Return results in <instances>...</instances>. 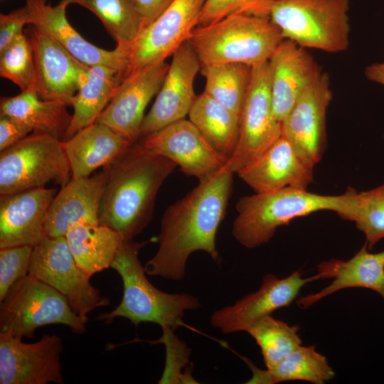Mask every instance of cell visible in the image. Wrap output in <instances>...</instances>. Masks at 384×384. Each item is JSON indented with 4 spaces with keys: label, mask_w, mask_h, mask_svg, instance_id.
<instances>
[{
    "label": "cell",
    "mask_w": 384,
    "mask_h": 384,
    "mask_svg": "<svg viewBox=\"0 0 384 384\" xmlns=\"http://www.w3.org/2000/svg\"><path fill=\"white\" fill-rule=\"evenodd\" d=\"M234 172L228 163L170 205L161 221L156 254L144 266L146 274L182 280L189 256L204 251L219 261L215 238L226 214Z\"/></svg>",
    "instance_id": "cell-1"
},
{
    "label": "cell",
    "mask_w": 384,
    "mask_h": 384,
    "mask_svg": "<svg viewBox=\"0 0 384 384\" xmlns=\"http://www.w3.org/2000/svg\"><path fill=\"white\" fill-rule=\"evenodd\" d=\"M176 166L142 142L132 143L102 167L106 183L99 225L119 233L124 240H132L150 222L158 191Z\"/></svg>",
    "instance_id": "cell-2"
},
{
    "label": "cell",
    "mask_w": 384,
    "mask_h": 384,
    "mask_svg": "<svg viewBox=\"0 0 384 384\" xmlns=\"http://www.w3.org/2000/svg\"><path fill=\"white\" fill-rule=\"evenodd\" d=\"M358 193L351 187L339 195H322L287 187L245 196L236 203L238 215L232 233L240 245L252 249L268 242L280 226L315 212L330 210L342 219L353 221Z\"/></svg>",
    "instance_id": "cell-3"
},
{
    "label": "cell",
    "mask_w": 384,
    "mask_h": 384,
    "mask_svg": "<svg viewBox=\"0 0 384 384\" xmlns=\"http://www.w3.org/2000/svg\"><path fill=\"white\" fill-rule=\"evenodd\" d=\"M152 241L124 240L110 267L122 279V300L115 309L98 315L96 319L107 324L115 318L122 317L135 326L151 322L159 325L163 332H174L183 325V318L186 311L200 307L197 297L185 293L162 292L148 280L144 267L139 259V252L142 247Z\"/></svg>",
    "instance_id": "cell-4"
},
{
    "label": "cell",
    "mask_w": 384,
    "mask_h": 384,
    "mask_svg": "<svg viewBox=\"0 0 384 384\" xmlns=\"http://www.w3.org/2000/svg\"><path fill=\"white\" fill-rule=\"evenodd\" d=\"M282 40L270 17L235 14L198 26L187 42L201 66L240 63L252 68L267 62Z\"/></svg>",
    "instance_id": "cell-5"
},
{
    "label": "cell",
    "mask_w": 384,
    "mask_h": 384,
    "mask_svg": "<svg viewBox=\"0 0 384 384\" xmlns=\"http://www.w3.org/2000/svg\"><path fill=\"white\" fill-rule=\"evenodd\" d=\"M349 0H274L271 21L283 39L331 53L350 42Z\"/></svg>",
    "instance_id": "cell-6"
},
{
    "label": "cell",
    "mask_w": 384,
    "mask_h": 384,
    "mask_svg": "<svg viewBox=\"0 0 384 384\" xmlns=\"http://www.w3.org/2000/svg\"><path fill=\"white\" fill-rule=\"evenodd\" d=\"M61 324L75 334L85 323L58 290L28 274L16 282L0 302V334L33 338L41 326Z\"/></svg>",
    "instance_id": "cell-7"
},
{
    "label": "cell",
    "mask_w": 384,
    "mask_h": 384,
    "mask_svg": "<svg viewBox=\"0 0 384 384\" xmlns=\"http://www.w3.org/2000/svg\"><path fill=\"white\" fill-rule=\"evenodd\" d=\"M71 177L63 141L53 135L33 132L1 151V196L43 188L50 182L63 186Z\"/></svg>",
    "instance_id": "cell-8"
},
{
    "label": "cell",
    "mask_w": 384,
    "mask_h": 384,
    "mask_svg": "<svg viewBox=\"0 0 384 384\" xmlns=\"http://www.w3.org/2000/svg\"><path fill=\"white\" fill-rule=\"evenodd\" d=\"M28 274L60 292L85 324L92 311L110 304L77 265L65 236L45 237L33 247Z\"/></svg>",
    "instance_id": "cell-9"
},
{
    "label": "cell",
    "mask_w": 384,
    "mask_h": 384,
    "mask_svg": "<svg viewBox=\"0 0 384 384\" xmlns=\"http://www.w3.org/2000/svg\"><path fill=\"white\" fill-rule=\"evenodd\" d=\"M282 135V122L272 109L268 61L251 68L250 78L240 116L238 142L228 160L238 174L260 156Z\"/></svg>",
    "instance_id": "cell-10"
},
{
    "label": "cell",
    "mask_w": 384,
    "mask_h": 384,
    "mask_svg": "<svg viewBox=\"0 0 384 384\" xmlns=\"http://www.w3.org/2000/svg\"><path fill=\"white\" fill-rule=\"evenodd\" d=\"M206 0H174L127 46V68L124 75L144 66L165 61L185 43L198 26ZM123 77V78H124Z\"/></svg>",
    "instance_id": "cell-11"
},
{
    "label": "cell",
    "mask_w": 384,
    "mask_h": 384,
    "mask_svg": "<svg viewBox=\"0 0 384 384\" xmlns=\"http://www.w3.org/2000/svg\"><path fill=\"white\" fill-rule=\"evenodd\" d=\"M63 347L61 338L54 334H45L34 343L0 334V383H63Z\"/></svg>",
    "instance_id": "cell-12"
},
{
    "label": "cell",
    "mask_w": 384,
    "mask_h": 384,
    "mask_svg": "<svg viewBox=\"0 0 384 384\" xmlns=\"http://www.w3.org/2000/svg\"><path fill=\"white\" fill-rule=\"evenodd\" d=\"M169 65L162 61L125 75L96 122L108 126L132 142H137L141 137L145 109L157 95Z\"/></svg>",
    "instance_id": "cell-13"
},
{
    "label": "cell",
    "mask_w": 384,
    "mask_h": 384,
    "mask_svg": "<svg viewBox=\"0 0 384 384\" xmlns=\"http://www.w3.org/2000/svg\"><path fill=\"white\" fill-rule=\"evenodd\" d=\"M314 280L315 275L306 278L299 270L284 278L267 274L256 292L214 311L210 316V324L224 334L247 331L257 320L289 306L300 290Z\"/></svg>",
    "instance_id": "cell-14"
},
{
    "label": "cell",
    "mask_w": 384,
    "mask_h": 384,
    "mask_svg": "<svg viewBox=\"0 0 384 384\" xmlns=\"http://www.w3.org/2000/svg\"><path fill=\"white\" fill-rule=\"evenodd\" d=\"M28 37L34 59L33 89L43 100L60 101L70 106L72 98L86 79L89 66L33 25Z\"/></svg>",
    "instance_id": "cell-15"
},
{
    "label": "cell",
    "mask_w": 384,
    "mask_h": 384,
    "mask_svg": "<svg viewBox=\"0 0 384 384\" xmlns=\"http://www.w3.org/2000/svg\"><path fill=\"white\" fill-rule=\"evenodd\" d=\"M332 94L330 77L323 71L282 122V134L314 165L326 148V119Z\"/></svg>",
    "instance_id": "cell-16"
},
{
    "label": "cell",
    "mask_w": 384,
    "mask_h": 384,
    "mask_svg": "<svg viewBox=\"0 0 384 384\" xmlns=\"http://www.w3.org/2000/svg\"><path fill=\"white\" fill-rule=\"evenodd\" d=\"M201 68L200 60L188 42L173 54L156 100L143 120L141 136L158 131L188 115L197 97L193 85Z\"/></svg>",
    "instance_id": "cell-17"
},
{
    "label": "cell",
    "mask_w": 384,
    "mask_h": 384,
    "mask_svg": "<svg viewBox=\"0 0 384 384\" xmlns=\"http://www.w3.org/2000/svg\"><path fill=\"white\" fill-rule=\"evenodd\" d=\"M142 143L154 153L171 159L181 171L198 180L215 174L228 161L185 118L144 136Z\"/></svg>",
    "instance_id": "cell-18"
},
{
    "label": "cell",
    "mask_w": 384,
    "mask_h": 384,
    "mask_svg": "<svg viewBox=\"0 0 384 384\" xmlns=\"http://www.w3.org/2000/svg\"><path fill=\"white\" fill-rule=\"evenodd\" d=\"M24 1L30 25L46 33L82 64L110 66L119 70L124 77L127 68V47L117 46L107 50L86 41L69 23L67 6L60 2L52 6L48 0Z\"/></svg>",
    "instance_id": "cell-19"
},
{
    "label": "cell",
    "mask_w": 384,
    "mask_h": 384,
    "mask_svg": "<svg viewBox=\"0 0 384 384\" xmlns=\"http://www.w3.org/2000/svg\"><path fill=\"white\" fill-rule=\"evenodd\" d=\"M268 65L273 112L282 122L323 71L306 48L287 39L277 46Z\"/></svg>",
    "instance_id": "cell-20"
},
{
    "label": "cell",
    "mask_w": 384,
    "mask_h": 384,
    "mask_svg": "<svg viewBox=\"0 0 384 384\" xmlns=\"http://www.w3.org/2000/svg\"><path fill=\"white\" fill-rule=\"evenodd\" d=\"M314 166L282 134L238 174L255 193L287 187L307 189L314 181Z\"/></svg>",
    "instance_id": "cell-21"
},
{
    "label": "cell",
    "mask_w": 384,
    "mask_h": 384,
    "mask_svg": "<svg viewBox=\"0 0 384 384\" xmlns=\"http://www.w3.org/2000/svg\"><path fill=\"white\" fill-rule=\"evenodd\" d=\"M56 188H38L0 198V248L36 246L46 237L44 222Z\"/></svg>",
    "instance_id": "cell-22"
},
{
    "label": "cell",
    "mask_w": 384,
    "mask_h": 384,
    "mask_svg": "<svg viewBox=\"0 0 384 384\" xmlns=\"http://www.w3.org/2000/svg\"><path fill=\"white\" fill-rule=\"evenodd\" d=\"M102 170L92 176L71 178L56 193L44 222L46 237L65 236L78 223L99 224V210L105 187Z\"/></svg>",
    "instance_id": "cell-23"
},
{
    "label": "cell",
    "mask_w": 384,
    "mask_h": 384,
    "mask_svg": "<svg viewBox=\"0 0 384 384\" xmlns=\"http://www.w3.org/2000/svg\"><path fill=\"white\" fill-rule=\"evenodd\" d=\"M366 243L347 260L331 259L317 267V279H331V283L320 291L300 297L297 302L306 309L338 291L361 287L378 293L384 299V250L368 252Z\"/></svg>",
    "instance_id": "cell-24"
},
{
    "label": "cell",
    "mask_w": 384,
    "mask_h": 384,
    "mask_svg": "<svg viewBox=\"0 0 384 384\" xmlns=\"http://www.w3.org/2000/svg\"><path fill=\"white\" fill-rule=\"evenodd\" d=\"M132 143L108 126L95 122L63 141L71 178L90 176L115 159Z\"/></svg>",
    "instance_id": "cell-25"
},
{
    "label": "cell",
    "mask_w": 384,
    "mask_h": 384,
    "mask_svg": "<svg viewBox=\"0 0 384 384\" xmlns=\"http://www.w3.org/2000/svg\"><path fill=\"white\" fill-rule=\"evenodd\" d=\"M68 107L60 101L40 98L33 88L16 96L2 97L0 101L1 114L18 120L33 132L49 134L63 139L72 118Z\"/></svg>",
    "instance_id": "cell-26"
},
{
    "label": "cell",
    "mask_w": 384,
    "mask_h": 384,
    "mask_svg": "<svg viewBox=\"0 0 384 384\" xmlns=\"http://www.w3.org/2000/svg\"><path fill=\"white\" fill-rule=\"evenodd\" d=\"M122 78V73L114 68L105 65L89 66L85 80L71 100L73 114L63 141L96 122Z\"/></svg>",
    "instance_id": "cell-27"
},
{
    "label": "cell",
    "mask_w": 384,
    "mask_h": 384,
    "mask_svg": "<svg viewBox=\"0 0 384 384\" xmlns=\"http://www.w3.org/2000/svg\"><path fill=\"white\" fill-rule=\"evenodd\" d=\"M65 237L77 265L90 277L111 267L124 242L119 233L99 224H76Z\"/></svg>",
    "instance_id": "cell-28"
},
{
    "label": "cell",
    "mask_w": 384,
    "mask_h": 384,
    "mask_svg": "<svg viewBox=\"0 0 384 384\" xmlns=\"http://www.w3.org/2000/svg\"><path fill=\"white\" fill-rule=\"evenodd\" d=\"M188 117L210 146L229 160L238 142L240 117L205 92L196 97Z\"/></svg>",
    "instance_id": "cell-29"
},
{
    "label": "cell",
    "mask_w": 384,
    "mask_h": 384,
    "mask_svg": "<svg viewBox=\"0 0 384 384\" xmlns=\"http://www.w3.org/2000/svg\"><path fill=\"white\" fill-rule=\"evenodd\" d=\"M252 378L247 383L274 384L303 380L324 384L331 380L335 372L326 358L314 346L300 345L271 368L260 370L250 365Z\"/></svg>",
    "instance_id": "cell-30"
},
{
    "label": "cell",
    "mask_w": 384,
    "mask_h": 384,
    "mask_svg": "<svg viewBox=\"0 0 384 384\" xmlns=\"http://www.w3.org/2000/svg\"><path fill=\"white\" fill-rule=\"evenodd\" d=\"M68 6L80 5L92 12L114 38L117 46H129L144 26L131 0H60Z\"/></svg>",
    "instance_id": "cell-31"
},
{
    "label": "cell",
    "mask_w": 384,
    "mask_h": 384,
    "mask_svg": "<svg viewBox=\"0 0 384 384\" xmlns=\"http://www.w3.org/2000/svg\"><path fill=\"white\" fill-rule=\"evenodd\" d=\"M206 79L204 92L240 116L251 68L240 63H219L201 66Z\"/></svg>",
    "instance_id": "cell-32"
},
{
    "label": "cell",
    "mask_w": 384,
    "mask_h": 384,
    "mask_svg": "<svg viewBox=\"0 0 384 384\" xmlns=\"http://www.w3.org/2000/svg\"><path fill=\"white\" fill-rule=\"evenodd\" d=\"M299 327L266 316L247 331L261 350L266 368H271L302 345Z\"/></svg>",
    "instance_id": "cell-33"
},
{
    "label": "cell",
    "mask_w": 384,
    "mask_h": 384,
    "mask_svg": "<svg viewBox=\"0 0 384 384\" xmlns=\"http://www.w3.org/2000/svg\"><path fill=\"white\" fill-rule=\"evenodd\" d=\"M0 75L16 85L21 91L33 89V53L29 38L23 32L0 52Z\"/></svg>",
    "instance_id": "cell-34"
},
{
    "label": "cell",
    "mask_w": 384,
    "mask_h": 384,
    "mask_svg": "<svg viewBox=\"0 0 384 384\" xmlns=\"http://www.w3.org/2000/svg\"><path fill=\"white\" fill-rule=\"evenodd\" d=\"M353 222L364 235L368 249L384 238V183L358 193Z\"/></svg>",
    "instance_id": "cell-35"
},
{
    "label": "cell",
    "mask_w": 384,
    "mask_h": 384,
    "mask_svg": "<svg viewBox=\"0 0 384 384\" xmlns=\"http://www.w3.org/2000/svg\"><path fill=\"white\" fill-rule=\"evenodd\" d=\"M274 0H206L198 26L216 22L235 14L270 16Z\"/></svg>",
    "instance_id": "cell-36"
},
{
    "label": "cell",
    "mask_w": 384,
    "mask_h": 384,
    "mask_svg": "<svg viewBox=\"0 0 384 384\" xmlns=\"http://www.w3.org/2000/svg\"><path fill=\"white\" fill-rule=\"evenodd\" d=\"M33 249L31 245L0 248V302L16 282L28 274Z\"/></svg>",
    "instance_id": "cell-37"
},
{
    "label": "cell",
    "mask_w": 384,
    "mask_h": 384,
    "mask_svg": "<svg viewBox=\"0 0 384 384\" xmlns=\"http://www.w3.org/2000/svg\"><path fill=\"white\" fill-rule=\"evenodd\" d=\"M26 24L30 25V18L25 6L9 14H0V52L23 32Z\"/></svg>",
    "instance_id": "cell-38"
},
{
    "label": "cell",
    "mask_w": 384,
    "mask_h": 384,
    "mask_svg": "<svg viewBox=\"0 0 384 384\" xmlns=\"http://www.w3.org/2000/svg\"><path fill=\"white\" fill-rule=\"evenodd\" d=\"M32 132L31 129L18 120L0 114V151L19 142Z\"/></svg>",
    "instance_id": "cell-39"
},
{
    "label": "cell",
    "mask_w": 384,
    "mask_h": 384,
    "mask_svg": "<svg viewBox=\"0 0 384 384\" xmlns=\"http://www.w3.org/2000/svg\"><path fill=\"white\" fill-rule=\"evenodd\" d=\"M174 0H131L144 28L156 20Z\"/></svg>",
    "instance_id": "cell-40"
},
{
    "label": "cell",
    "mask_w": 384,
    "mask_h": 384,
    "mask_svg": "<svg viewBox=\"0 0 384 384\" xmlns=\"http://www.w3.org/2000/svg\"><path fill=\"white\" fill-rule=\"evenodd\" d=\"M365 75L369 80L384 86V61L368 65Z\"/></svg>",
    "instance_id": "cell-41"
}]
</instances>
